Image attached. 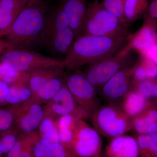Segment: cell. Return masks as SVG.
Here are the masks:
<instances>
[{
	"label": "cell",
	"instance_id": "obj_1",
	"mask_svg": "<svg viewBox=\"0 0 157 157\" xmlns=\"http://www.w3.org/2000/svg\"><path fill=\"white\" fill-rule=\"evenodd\" d=\"M129 35L109 36L80 35L63 59L64 68L76 70L84 65L93 64L113 56L126 45Z\"/></svg>",
	"mask_w": 157,
	"mask_h": 157
},
{
	"label": "cell",
	"instance_id": "obj_2",
	"mask_svg": "<svg viewBox=\"0 0 157 157\" xmlns=\"http://www.w3.org/2000/svg\"><path fill=\"white\" fill-rule=\"evenodd\" d=\"M52 7L46 0H31L16 18L8 35L9 49L30 50L40 44L46 17Z\"/></svg>",
	"mask_w": 157,
	"mask_h": 157
},
{
	"label": "cell",
	"instance_id": "obj_3",
	"mask_svg": "<svg viewBox=\"0 0 157 157\" xmlns=\"http://www.w3.org/2000/svg\"><path fill=\"white\" fill-rule=\"evenodd\" d=\"M76 38L59 1L57 5L52 7L47 15L40 45L56 56H66Z\"/></svg>",
	"mask_w": 157,
	"mask_h": 157
},
{
	"label": "cell",
	"instance_id": "obj_4",
	"mask_svg": "<svg viewBox=\"0 0 157 157\" xmlns=\"http://www.w3.org/2000/svg\"><path fill=\"white\" fill-rule=\"evenodd\" d=\"M128 29L117 17L106 10L99 1L95 0L88 3L80 35L128 36Z\"/></svg>",
	"mask_w": 157,
	"mask_h": 157
},
{
	"label": "cell",
	"instance_id": "obj_5",
	"mask_svg": "<svg viewBox=\"0 0 157 157\" xmlns=\"http://www.w3.org/2000/svg\"><path fill=\"white\" fill-rule=\"evenodd\" d=\"M133 50L127 43L113 56L89 65L85 76L96 89L100 88L118 72L137 62Z\"/></svg>",
	"mask_w": 157,
	"mask_h": 157
},
{
	"label": "cell",
	"instance_id": "obj_6",
	"mask_svg": "<svg viewBox=\"0 0 157 157\" xmlns=\"http://www.w3.org/2000/svg\"><path fill=\"white\" fill-rule=\"evenodd\" d=\"M2 63L22 73L52 68H64L63 59L45 56L30 50L11 49L3 55Z\"/></svg>",
	"mask_w": 157,
	"mask_h": 157
},
{
	"label": "cell",
	"instance_id": "obj_7",
	"mask_svg": "<svg viewBox=\"0 0 157 157\" xmlns=\"http://www.w3.org/2000/svg\"><path fill=\"white\" fill-rule=\"evenodd\" d=\"M92 115L96 130L107 137L114 138L123 135L133 127L132 118L122 108L113 104L98 108Z\"/></svg>",
	"mask_w": 157,
	"mask_h": 157
},
{
	"label": "cell",
	"instance_id": "obj_8",
	"mask_svg": "<svg viewBox=\"0 0 157 157\" xmlns=\"http://www.w3.org/2000/svg\"><path fill=\"white\" fill-rule=\"evenodd\" d=\"M101 145L98 131L81 119L76 122L73 140L67 148L76 157H97Z\"/></svg>",
	"mask_w": 157,
	"mask_h": 157
},
{
	"label": "cell",
	"instance_id": "obj_9",
	"mask_svg": "<svg viewBox=\"0 0 157 157\" xmlns=\"http://www.w3.org/2000/svg\"><path fill=\"white\" fill-rule=\"evenodd\" d=\"M65 84L78 106L88 115L99 108L96 88L84 74L75 73L66 78Z\"/></svg>",
	"mask_w": 157,
	"mask_h": 157
},
{
	"label": "cell",
	"instance_id": "obj_10",
	"mask_svg": "<svg viewBox=\"0 0 157 157\" xmlns=\"http://www.w3.org/2000/svg\"><path fill=\"white\" fill-rule=\"evenodd\" d=\"M138 60L134 64L118 72L100 88L104 98L109 101H118L124 98L132 90Z\"/></svg>",
	"mask_w": 157,
	"mask_h": 157
},
{
	"label": "cell",
	"instance_id": "obj_11",
	"mask_svg": "<svg viewBox=\"0 0 157 157\" xmlns=\"http://www.w3.org/2000/svg\"><path fill=\"white\" fill-rule=\"evenodd\" d=\"M140 29L133 35H129L127 44L140 56L145 55L147 51L157 43V23L147 12Z\"/></svg>",
	"mask_w": 157,
	"mask_h": 157
},
{
	"label": "cell",
	"instance_id": "obj_12",
	"mask_svg": "<svg viewBox=\"0 0 157 157\" xmlns=\"http://www.w3.org/2000/svg\"><path fill=\"white\" fill-rule=\"evenodd\" d=\"M45 116V109L39 103L28 101L17 110L16 123L24 134L36 132Z\"/></svg>",
	"mask_w": 157,
	"mask_h": 157
},
{
	"label": "cell",
	"instance_id": "obj_13",
	"mask_svg": "<svg viewBox=\"0 0 157 157\" xmlns=\"http://www.w3.org/2000/svg\"><path fill=\"white\" fill-rule=\"evenodd\" d=\"M76 104L64 83L57 94L48 101V105L45 109V116H49L51 114L62 116L79 112L85 113L87 114L79 106H77Z\"/></svg>",
	"mask_w": 157,
	"mask_h": 157
},
{
	"label": "cell",
	"instance_id": "obj_14",
	"mask_svg": "<svg viewBox=\"0 0 157 157\" xmlns=\"http://www.w3.org/2000/svg\"><path fill=\"white\" fill-rule=\"evenodd\" d=\"M28 2L25 0H0V37L9 35Z\"/></svg>",
	"mask_w": 157,
	"mask_h": 157
},
{
	"label": "cell",
	"instance_id": "obj_15",
	"mask_svg": "<svg viewBox=\"0 0 157 157\" xmlns=\"http://www.w3.org/2000/svg\"><path fill=\"white\" fill-rule=\"evenodd\" d=\"M60 2L69 25L77 38L80 35L87 11V0H60Z\"/></svg>",
	"mask_w": 157,
	"mask_h": 157
},
{
	"label": "cell",
	"instance_id": "obj_16",
	"mask_svg": "<svg viewBox=\"0 0 157 157\" xmlns=\"http://www.w3.org/2000/svg\"><path fill=\"white\" fill-rule=\"evenodd\" d=\"M106 154L108 157H138L139 147L133 137L121 135L113 138L107 147Z\"/></svg>",
	"mask_w": 157,
	"mask_h": 157
},
{
	"label": "cell",
	"instance_id": "obj_17",
	"mask_svg": "<svg viewBox=\"0 0 157 157\" xmlns=\"http://www.w3.org/2000/svg\"><path fill=\"white\" fill-rule=\"evenodd\" d=\"M62 73L54 75L46 79L40 86L36 94L32 96L29 102L39 103V101H49L63 87L65 81L62 78Z\"/></svg>",
	"mask_w": 157,
	"mask_h": 157
},
{
	"label": "cell",
	"instance_id": "obj_18",
	"mask_svg": "<svg viewBox=\"0 0 157 157\" xmlns=\"http://www.w3.org/2000/svg\"><path fill=\"white\" fill-rule=\"evenodd\" d=\"M88 116L83 112L71 113L60 117L57 122L61 144L67 147L72 140L76 122Z\"/></svg>",
	"mask_w": 157,
	"mask_h": 157
},
{
	"label": "cell",
	"instance_id": "obj_19",
	"mask_svg": "<svg viewBox=\"0 0 157 157\" xmlns=\"http://www.w3.org/2000/svg\"><path fill=\"white\" fill-rule=\"evenodd\" d=\"M148 6V0H125L124 16L128 28L137 20L144 17L147 12Z\"/></svg>",
	"mask_w": 157,
	"mask_h": 157
},
{
	"label": "cell",
	"instance_id": "obj_20",
	"mask_svg": "<svg viewBox=\"0 0 157 157\" xmlns=\"http://www.w3.org/2000/svg\"><path fill=\"white\" fill-rule=\"evenodd\" d=\"M39 138V134L36 132L31 134H23L7 153V157H33L34 144Z\"/></svg>",
	"mask_w": 157,
	"mask_h": 157
},
{
	"label": "cell",
	"instance_id": "obj_21",
	"mask_svg": "<svg viewBox=\"0 0 157 157\" xmlns=\"http://www.w3.org/2000/svg\"><path fill=\"white\" fill-rule=\"evenodd\" d=\"M157 77V65L146 56H140L134 74V79L137 82L148 78Z\"/></svg>",
	"mask_w": 157,
	"mask_h": 157
},
{
	"label": "cell",
	"instance_id": "obj_22",
	"mask_svg": "<svg viewBox=\"0 0 157 157\" xmlns=\"http://www.w3.org/2000/svg\"><path fill=\"white\" fill-rule=\"evenodd\" d=\"M145 104V99L140 94L131 90L125 97L122 108L127 115L133 118L143 111Z\"/></svg>",
	"mask_w": 157,
	"mask_h": 157
},
{
	"label": "cell",
	"instance_id": "obj_23",
	"mask_svg": "<svg viewBox=\"0 0 157 157\" xmlns=\"http://www.w3.org/2000/svg\"><path fill=\"white\" fill-rule=\"evenodd\" d=\"M38 134L40 139L46 140L52 144L60 143L57 122L54 121L50 117H44L39 125Z\"/></svg>",
	"mask_w": 157,
	"mask_h": 157
},
{
	"label": "cell",
	"instance_id": "obj_24",
	"mask_svg": "<svg viewBox=\"0 0 157 157\" xmlns=\"http://www.w3.org/2000/svg\"><path fill=\"white\" fill-rule=\"evenodd\" d=\"M32 97V93L28 86L24 85H13L9 88L6 102L17 104L26 103Z\"/></svg>",
	"mask_w": 157,
	"mask_h": 157
},
{
	"label": "cell",
	"instance_id": "obj_25",
	"mask_svg": "<svg viewBox=\"0 0 157 157\" xmlns=\"http://www.w3.org/2000/svg\"><path fill=\"white\" fill-rule=\"evenodd\" d=\"M28 73L18 72L2 63H0V80L8 84L28 86Z\"/></svg>",
	"mask_w": 157,
	"mask_h": 157
},
{
	"label": "cell",
	"instance_id": "obj_26",
	"mask_svg": "<svg viewBox=\"0 0 157 157\" xmlns=\"http://www.w3.org/2000/svg\"><path fill=\"white\" fill-rule=\"evenodd\" d=\"M132 119V126L140 134H146L150 127L157 123V110L153 109L145 117H135Z\"/></svg>",
	"mask_w": 157,
	"mask_h": 157
},
{
	"label": "cell",
	"instance_id": "obj_27",
	"mask_svg": "<svg viewBox=\"0 0 157 157\" xmlns=\"http://www.w3.org/2000/svg\"><path fill=\"white\" fill-rule=\"evenodd\" d=\"M137 141L142 157H157V142L151 136L140 135Z\"/></svg>",
	"mask_w": 157,
	"mask_h": 157
},
{
	"label": "cell",
	"instance_id": "obj_28",
	"mask_svg": "<svg viewBox=\"0 0 157 157\" xmlns=\"http://www.w3.org/2000/svg\"><path fill=\"white\" fill-rule=\"evenodd\" d=\"M125 1V0H103L101 3L106 10L117 17L126 26L124 16Z\"/></svg>",
	"mask_w": 157,
	"mask_h": 157
},
{
	"label": "cell",
	"instance_id": "obj_29",
	"mask_svg": "<svg viewBox=\"0 0 157 157\" xmlns=\"http://www.w3.org/2000/svg\"><path fill=\"white\" fill-rule=\"evenodd\" d=\"M144 99L157 98V82L145 80L138 82L137 91Z\"/></svg>",
	"mask_w": 157,
	"mask_h": 157
},
{
	"label": "cell",
	"instance_id": "obj_30",
	"mask_svg": "<svg viewBox=\"0 0 157 157\" xmlns=\"http://www.w3.org/2000/svg\"><path fill=\"white\" fill-rule=\"evenodd\" d=\"M51 146L52 144L39 138L34 144L33 157H51Z\"/></svg>",
	"mask_w": 157,
	"mask_h": 157
},
{
	"label": "cell",
	"instance_id": "obj_31",
	"mask_svg": "<svg viewBox=\"0 0 157 157\" xmlns=\"http://www.w3.org/2000/svg\"><path fill=\"white\" fill-rule=\"evenodd\" d=\"M17 139L13 134L10 133L3 136L0 140V149L2 154L8 153L14 146Z\"/></svg>",
	"mask_w": 157,
	"mask_h": 157
},
{
	"label": "cell",
	"instance_id": "obj_32",
	"mask_svg": "<svg viewBox=\"0 0 157 157\" xmlns=\"http://www.w3.org/2000/svg\"><path fill=\"white\" fill-rule=\"evenodd\" d=\"M14 120V116L10 111L0 109V132L9 129L13 124Z\"/></svg>",
	"mask_w": 157,
	"mask_h": 157
},
{
	"label": "cell",
	"instance_id": "obj_33",
	"mask_svg": "<svg viewBox=\"0 0 157 157\" xmlns=\"http://www.w3.org/2000/svg\"><path fill=\"white\" fill-rule=\"evenodd\" d=\"M9 84L0 80V104L6 102V96L9 92Z\"/></svg>",
	"mask_w": 157,
	"mask_h": 157
},
{
	"label": "cell",
	"instance_id": "obj_34",
	"mask_svg": "<svg viewBox=\"0 0 157 157\" xmlns=\"http://www.w3.org/2000/svg\"><path fill=\"white\" fill-rule=\"evenodd\" d=\"M147 13L157 23V0H150L149 1Z\"/></svg>",
	"mask_w": 157,
	"mask_h": 157
},
{
	"label": "cell",
	"instance_id": "obj_35",
	"mask_svg": "<svg viewBox=\"0 0 157 157\" xmlns=\"http://www.w3.org/2000/svg\"><path fill=\"white\" fill-rule=\"evenodd\" d=\"M145 56L152 60L157 65V43L147 51Z\"/></svg>",
	"mask_w": 157,
	"mask_h": 157
},
{
	"label": "cell",
	"instance_id": "obj_36",
	"mask_svg": "<svg viewBox=\"0 0 157 157\" xmlns=\"http://www.w3.org/2000/svg\"><path fill=\"white\" fill-rule=\"evenodd\" d=\"M147 133L157 142V123L155 124L150 127Z\"/></svg>",
	"mask_w": 157,
	"mask_h": 157
},
{
	"label": "cell",
	"instance_id": "obj_37",
	"mask_svg": "<svg viewBox=\"0 0 157 157\" xmlns=\"http://www.w3.org/2000/svg\"><path fill=\"white\" fill-rule=\"evenodd\" d=\"M5 47H7L6 42L0 41V52H2V51Z\"/></svg>",
	"mask_w": 157,
	"mask_h": 157
},
{
	"label": "cell",
	"instance_id": "obj_38",
	"mask_svg": "<svg viewBox=\"0 0 157 157\" xmlns=\"http://www.w3.org/2000/svg\"><path fill=\"white\" fill-rule=\"evenodd\" d=\"M2 155V152H1V149H0V157H1Z\"/></svg>",
	"mask_w": 157,
	"mask_h": 157
},
{
	"label": "cell",
	"instance_id": "obj_39",
	"mask_svg": "<svg viewBox=\"0 0 157 157\" xmlns=\"http://www.w3.org/2000/svg\"><path fill=\"white\" fill-rule=\"evenodd\" d=\"M93 1H95V0H93ZM98 1H99V0H98Z\"/></svg>",
	"mask_w": 157,
	"mask_h": 157
}]
</instances>
